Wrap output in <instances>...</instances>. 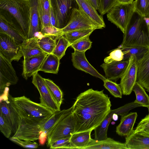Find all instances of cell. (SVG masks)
Instances as JSON below:
<instances>
[{
	"instance_id": "6da1fadb",
	"label": "cell",
	"mask_w": 149,
	"mask_h": 149,
	"mask_svg": "<svg viewBox=\"0 0 149 149\" xmlns=\"http://www.w3.org/2000/svg\"><path fill=\"white\" fill-rule=\"evenodd\" d=\"M89 89L79 94L72 105L75 122L74 133L94 130L111 110L110 98L104 93Z\"/></svg>"
},
{
	"instance_id": "7a4b0ae2",
	"label": "cell",
	"mask_w": 149,
	"mask_h": 149,
	"mask_svg": "<svg viewBox=\"0 0 149 149\" xmlns=\"http://www.w3.org/2000/svg\"><path fill=\"white\" fill-rule=\"evenodd\" d=\"M9 100L21 118L44 120L54 113L44 106L32 101L24 96L13 97L8 94Z\"/></svg>"
},
{
	"instance_id": "3957f363",
	"label": "cell",
	"mask_w": 149,
	"mask_h": 149,
	"mask_svg": "<svg viewBox=\"0 0 149 149\" xmlns=\"http://www.w3.org/2000/svg\"><path fill=\"white\" fill-rule=\"evenodd\" d=\"M123 35L119 47H139L149 49V30L143 17L139 15L132 20Z\"/></svg>"
},
{
	"instance_id": "277c9868",
	"label": "cell",
	"mask_w": 149,
	"mask_h": 149,
	"mask_svg": "<svg viewBox=\"0 0 149 149\" xmlns=\"http://www.w3.org/2000/svg\"><path fill=\"white\" fill-rule=\"evenodd\" d=\"M0 9L16 19L22 35L27 39L30 22L29 0H0Z\"/></svg>"
},
{
	"instance_id": "5b68a950",
	"label": "cell",
	"mask_w": 149,
	"mask_h": 149,
	"mask_svg": "<svg viewBox=\"0 0 149 149\" xmlns=\"http://www.w3.org/2000/svg\"><path fill=\"white\" fill-rule=\"evenodd\" d=\"M134 1L131 3L119 1L107 13L108 20L115 25L124 33L135 12Z\"/></svg>"
},
{
	"instance_id": "8992f818",
	"label": "cell",
	"mask_w": 149,
	"mask_h": 149,
	"mask_svg": "<svg viewBox=\"0 0 149 149\" xmlns=\"http://www.w3.org/2000/svg\"><path fill=\"white\" fill-rule=\"evenodd\" d=\"M47 119L38 120L21 118L17 129L12 137L32 141L40 139L42 133V126Z\"/></svg>"
},
{
	"instance_id": "52a82bcc",
	"label": "cell",
	"mask_w": 149,
	"mask_h": 149,
	"mask_svg": "<svg viewBox=\"0 0 149 149\" xmlns=\"http://www.w3.org/2000/svg\"><path fill=\"white\" fill-rule=\"evenodd\" d=\"M75 126V120L71 109L48 134L47 147L57 140L70 137L74 133Z\"/></svg>"
},
{
	"instance_id": "ba28073f",
	"label": "cell",
	"mask_w": 149,
	"mask_h": 149,
	"mask_svg": "<svg viewBox=\"0 0 149 149\" xmlns=\"http://www.w3.org/2000/svg\"><path fill=\"white\" fill-rule=\"evenodd\" d=\"M51 9L55 17L57 28L62 29L68 24L73 9L79 8L76 0H50Z\"/></svg>"
},
{
	"instance_id": "9c48e42d",
	"label": "cell",
	"mask_w": 149,
	"mask_h": 149,
	"mask_svg": "<svg viewBox=\"0 0 149 149\" xmlns=\"http://www.w3.org/2000/svg\"><path fill=\"white\" fill-rule=\"evenodd\" d=\"M103 27L92 19L80 8H74L66 26L61 29L64 34L73 31Z\"/></svg>"
},
{
	"instance_id": "30bf717a",
	"label": "cell",
	"mask_w": 149,
	"mask_h": 149,
	"mask_svg": "<svg viewBox=\"0 0 149 149\" xmlns=\"http://www.w3.org/2000/svg\"><path fill=\"white\" fill-rule=\"evenodd\" d=\"M6 88L1 95L0 115H1L11 127L13 133L15 134L21 118L13 107L8 96L9 89Z\"/></svg>"
},
{
	"instance_id": "8fae6325",
	"label": "cell",
	"mask_w": 149,
	"mask_h": 149,
	"mask_svg": "<svg viewBox=\"0 0 149 149\" xmlns=\"http://www.w3.org/2000/svg\"><path fill=\"white\" fill-rule=\"evenodd\" d=\"M138 61L135 56H131L127 66L120 78V84L124 95H128L131 93L136 82Z\"/></svg>"
},
{
	"instance_id": "7c38bea8",
	"label": "cell",
	"mask_w": 149,
	"mask_h": 149,
	"mask_svg": "<svg viewBox=\"0 0 149 149\" xmlns=\"http://www.w3.org/2000/svg\"><path fill=\"white\" fill-rule=\"evenodd\" d=\"M32 83L38 90L40 95V103L55 113L60 111L52 97L42 78L37 72L33 76Z\"/></svg>"
},
{
	"instance_id": "4fadbf2b",
	"label": "cell",
	"mask_w": 149,
	"mask_h": 149,
	"mask_svg": "<svg viewBox=\"0 0 149 149\" xmlns=\"http://www.w3.org/2000/svg\"><path fill=\"white\" fill-rule=\"evenodd\" d=\"M16 72L11 62L0 53V91L3 93L6 87L15 85L18 81Z\"/></svg>"
},
{
	"instance_id": "5bb4252c",
	"label": "cell",
	"mask_w": 149,
	"mask_h": 149,
	"mask_svg": "<svg viewBox=\"0 0 149 149\" xmlns=\"http://www.w3.org/2000/svg\"><path fill=\"white\" fill-rule=\"evenodd\" d=\"M0 53L11 62L18 61L23 56L20 45L11 37L0 32Z\"/></svg>"
},
{
	"instance_id": "9a60e30c",
	"label": "cell",
	"mask_w": 149,
	"mask_h": 149,
	"mask_svg": "<svg viewBox=\"0 0 149 149\" xmlns=\"http://www.w3.org/2000/svg\"><path fill=\"white\" fill-rule=\"evenodd\" d=\"M132 107L129 104H126L118 109L111 110L101 124L94 130V139L100 141L107 139V132L109 124L114 114L121 116L127 114Z\"/></svg>"
},
{
	"instance_id": "2e32d148",
	"label": "cell",
	"mask_w": 149,
	"mask_h": 149,
	"mask_svg": "<svg viewBox=\"0 0 149 149\" xmlns=\"http://www.w3.org/2000/svg\"><path fill=\"white\" fill-rule=\"evenodd\" d=\"M86 52L74 50L72 53V61L74 67L77 69L99 78L103 81L107 78L100 74L88 62L85 55Z\"/></svg>"
},
{
	"instance_id": "e0dca14e",
	"label": "cell",
	"mask_w": 149,
	"mask_h": 149,
	"mask_svg": "<svg viewBox=\"0 0 149 149\" xmlns=\"http://www.w3.org/2000/svg\"><path fill=\"white\" fill-rule=\"evenodd\" d=\"M30 22L27 39L42 36L41 27L39 13V0H29Z\"/></svg>"
},
{
	"instance_id": "ac0fdd59",
	"label": "cell",
	"mask_w": 149,
	"mask_h": 149,
	"mask_svg": "<svg viewBox=\"0 0 149 149\" xmlns=\"http://www.w3.org/2000/svg\"><path fill=\"white\" fill-rule=\"evenodd\" d=\"M0 32L7 34L20 45L26 39L21 35L20 31L16 24L12 20L1 13L0 15Z\"/></svg>"
},
{
	"instance_id": "d6986e66",
	"label": "cell",
	"mask_w": 149,
	"mask_h": 149,
	"mask_svg": "<svg viewBox=\"0 0 149 149\" xmlns=\"http://www.w3.org/2000/svg\"><path fill=\"white\" fill-rule=\"evenodd\" d=\"M48 54L44 52L41 54L24 60L22 75L25 79L27 80L39 71Z\"/></svg>"
},
{
	"instance_id": "ffe728a7",
	"label": "cell",
	"mask_w": 149,
	"mask_h": 149,
	"mask_svg": "<svg viewBox=\"0 0 149 149\" xmlns=\"http://www.w3.org/2000/svg\"><path fill=\"white\" fill-rule=\"evenodd\" d=\"M128 63L129 60L115 61L110 63L104 62L100 66L103 69L107 79L117 81L123 75Z\"/></svg>"
},
{
	"instance_id": "44dd1931",
	"label": "cell",
	"mask_w": 149,
	"mask_h": 149,
	"mask_svg": "<svg viewBox=\"0 0 149 149\" xmlns=\"http://www.w3.org/2000/svg\"><path fill=\"white\" fill-rule=\"evenodd\" d=\"M136 82L149 92V49L138 61Z\"/></svg>"
},
{
	"instance_id": "7402d4cb",
	"label": "cell",
	"mask_w": 149,
	"mask_h": 149,
	"mask_svg": "<svg viewBox=\"0 0 149 149\" xmlns=\"http://www.w3.org/2000/svg\"><path fill=\"white\" fill-rule=\"evenodd\" d=\"M121 116L120 122L116 127V132L119 135L126 136L133 131L138 115L136 112H131Z\"/></svg>"
},
{
	"instance_id": "603a6c76",
	"label": "cell",
	"mask_w": 149,
	"mask_h": 149,
	"mask_svg": "<svg viewBox=\"0 0 149 149\" xmlns=\"http://www.w3.org/2000/svg\"><path fill=\"white\" fill-rule=\"evenodd\" d=\"M84 149H128L125 143H122L110 138L98 141L91 139L88 145Z\"/></svg>"
},
{
	"instance_id": "cb8c5ba5",
	"label": "cell",
	"mask_w": 149,
	"mask_h": 149,
	"mask_svg": "<svg viewBox=\"0 0 149 149\" xmlns=\"http://www.w3.org/2000/svg\"><path fill=\"white\" fill-rule=\"evenodd\" d=\"M125 143L128 149H149V136L132 133L126 136Z\"/></svg>"
},
{
	"instance_id": "d4e9b609",
	"label": "cell",
	"mask_w": 149,
	"mask_h": 149,
	"mask_svg": "<svg viewBox=\"0 0 149 149\" xmlns=\"http://www.w3.org/2000/svg\"><path fill=\"white\" fill-rule=\"evenodd\" d=\"M39 38L26 39L20 45L24 60L41 54L44 52L38 44Z\"/></svg>"
},
{
	"instance_id": "484cf974",
	"label": "cell",
	"mask_w": 149,
	"mask_h": 149,
	"mask_svg": "<svg viewBox=\"0 0 149 149\" xmlns=\"http://www.w3.org/2000/svg\"><path fill=\"white\" fill-rule=\"evenodd\" d=\"M92 131L73 134L70 138L69 149H84L90 142Z\"/></svg>"
},
{
	"instance_id": "4316f807",
	"label": "cell",
	"mask_w": 149,
	"mask_h": 149,
	"mask_svg": "<svg viewBox=\"0 0 149 149\" xmlns=\"http://www.w3.org/2000/svg\"><path fill=\"white\" fill-rule=\"evenodd\" d=\"M79 7L92 19L103 28L106 26L102 16L99 15L97 10L88 0H76Z\"/></svg>"
},
{
	"instance_id": "83f0119b",
	"label": "cell",
	"mask_w": 149,
	"mask_h": 149,
	"mask_svg": "<svg viewBox=\"0 0 149 149\" xmlns=\"http://www.w3.org/2000/svg\"><path fill=\"white\" fill-rule=\"evenodd\" d=\"M72 107L54 113L44 123L42 126V132L47 136L48 133L72 109Z\"/></svg>"
},
{
	"instance_id": "f1b7e54d",
	"label": "cell",
	"mask_w": 149,
	"mask_h": 149,
	"mask_svg": "<svg viewBox=\"0 0 149 149\" xmlns=\"http://www.w3.org/2000/svg\"><path fill=\"white\" fill-rule=\"evenodd\" d=\"M60 60L58 57L53 54H48L39 71L57 74L59 70Z\"/></svg>"
},
{
	"instance_id": "f546056e",
	"label": "cell",
	"mask_w": 149,
	"mask_h": 149,
	"mask_svg": "<svg viewBox=\"0 0 149 149\" xmlns=\"http://www.w3.org/2000/svg\"><path fill=\"white\" fill-rule=\"evenodd\" d=\"M95 30L90 29L76 30L65 33L63 36L69 41L70 46L84 37L90 36Z\"/></svg>"
},
{
	"instance_id": "4dcf8cb0",
	"label": "cell",
	"mask_w": 149,
	"mask_h": 149,
	"mask_svg": "<svg viewBox=\"0 0 149 149\" xmlns=\"http://www.w3.org/2000/svg\"><path fill=\"white\" fill-rule=\"evenodd\" d=\"M136 96L134 102L141 106L149 107V96L146 92L144 88L139 83L136 82L132 89Z\"/></svg>"
},
{
	"instance_id": "1f68e13d",
	"label": "cell",
	"mask_w": 149,
	"mask_h": 149,
	"mask_svg": "<svg viewBox=\"0 0 149 149\" xmlns=\"http://www.w3.org/2000/svg\"><path fill=\"white\" fill-rule=\"evenodd\" d=\"M124 54V57L123 61L128 60L131 56H135L138 60L141 59L148 50L147 48L139 47H119Z\"/></svg>"
},
{
	"instance_id": "d6a6232c",
	"label": "cell",
	"mask_w": 149,
	"mask_h": 149,
	"mask_svg": "<svg viewBox=\"0 0 149 149\" xmlns=\"http://www.w3.org/2000/svg\"><path fill=\"white\" fill-rule=\"evenodd\" d=\"M44 79L52 97L59 107H60L63 100V92L59 87L51 80L45 78H44Z\"/></svg>"
},
{
	"instance_id": "836d02e7",
	"label": "cell",
	"mask_w": 149,
	"mask_h": 149,
	"mask_svg": "<svg viewBox=\"0 0 149 149\" xmlns=\"http://www.w3.org/2000/svg\"><path fill=\"white\" fill-rule=\"evenodd\" d=\"M38 44L43 51L48 54H52L56 45V41L50 37L42 36L38 40Z\"/></svg>"
},
{
	"instance_id": "e575fe53",
	"label": "cell",
	"mask_w": 149,
	"mask_h": 149,
	"mask_svg": "<svg viewBox=\"0 0 149 149\" xmlns=\"http://www.w3.org/2000/svg\"><path fill=\"white\" fill-rule=\"evenodd\" d=\"M70 46L69 41L63 35L59 38L52 54L60 60L65 55L67 48Z\"/></svg>"
},
{
	"instance_id": "d590c367",
	"label": "cell",
	"mask_w": 149,
	"mask_h": 149,
	"mask_svg": "<svg viewBox=\"0 0 149 149\" xmlns=\"http://www.w3.org/2000/svg\"><path fill=\"white\" fill-rule=\"evenodd\" d=\"M103 81L104 86L112 95L116 98H122L123 93L120 84L107 79Z\"/></svg>"
},
{
	"instance_id": "8d00e7d4",
	"label": "cell",
	"mask_w": 149,
	"mask_h": 149,
	"mask_svg": "<svg viewBox=\"0 0 149 149\" xmlns=\"http://www.w3.org/2000/svg\"><path fill=\"white\" fill-rule=\"evenodd\" d=\"M135 1V12L143 18L149 15V0Z\"/></svg>"
},
{
	"instance_id": "74e56055",
	"label": "cell",
	"mask_w": 149,
	"mask_h": 149,
	"mask_svg": "<svg viewBox=\"0 0 149 149\" xmlns=\"http://www.w3.org/2000/svg\"><path fill=\"white\" fill-rule=\"evenodd\" d=\"M41 32L42 36L49 37L56 41L63 34L61 29L52 26L43 27Z\"/></svg>"
},
{
	"instance_id": "f35d334b",
	"label": "cell",
	"mask_w": 149,
	"mask_h": 149,
	"mask_svg": "<svg viewBox=\"0 0 149 149\" xmlns=\"http://www.w3.org/2000/svg\"><path fill=\"white\" fill-rule=\"evenodd\" d=\"M134 132L137 134L149 136V114L138 123Z\"/></svg>"
},
{
	"instance_id": "ab89813d",
	"label": "cell",
	"mask_w": 149,
	"mask_h": 149,
	"mask_svg": "<svg viewBox=\"0 0 149 149\" xmlns=\"http://www.w3.org/2000/svg\"><path fill=\"white\" fill-rule=\"evenodd\" d=\"M89 36H88L74 43L70 46L75 50L86 52L90 49L92 42L89 39Z\"/></svg>"
},
{
	"instance_id": "60d3db41",
	"label": "cell",
	"mask_w": 149,
	"mask_h": 149,
	"mask_svg": "<svg viewBox=\"0 0 149 149\" xmlns=\"http://www.w3.org/2000/svg\"><path fill=\"white\" fill-rule=\"evenodd\" d=\"M120 0H99L98 11L102 16L107 13Z\"/></svg>"
},
{
	"instance_id": "b9f144b4",
	"label": "cell",
	"mask_w": 149,
	"mask_h": 149,
	"mask_svg": "<svg viewBox=\"0 0 149 149\" xmlns=\"http://www.w3.org/2000/svg\"><path fill=\"white\" fill-rule=\"evenodd\" d=\"M124 54L121 49L118 47L112 50L108 56L104 59V62L110 63L115 61H121L123 60Z\"/></svg>"
},
{
	"instance_id": "7bdbcfd3",
	"label": "cell",
	"mask_w": 149,
	"mask_h": 149,
	"mask_svg": "<svg viewBox=\"0 0 149 149\" xmlns=\"http://www.w3.org/2000/svg\"><path fill=\"white\" fill-rule=\"evenodd\" d=\"M70 137L61 139L52 143L50 145L51 149H69Z\"/></svg>"
},
{
	"instance_id": "ee69618b",
	"label": "cell",
	"mask_w": 149,
	"mask_h": 149,
	"mask_svg": "<svg viewBox=\"0 0 149 149\" xmlns=\"http://www.w3.org/2000/svg\"><path fill=\"white\" fill-rule=\"evenodd\" d=\"M38 10L41 29L44 27L52 26L50 22V13L45 12L42 10L39 3V0Z\"/></svg>"
},
{
	"instance_id": "f6af8a7d",
	"label": "cell",
	"mask_w": 149,
	"mask_h": 149,
	"mask_svg": "<svg viewBox=\"0 0 149 149\" xmlns=\"http://www.w3.org/2000/svg\"><path fill=\"white\" fill-rule=\"evenodd\" d=\"M10 139L13 142L25 148H36L39 146L38 144L34 141L23 140L12 137Z\"/></svg>"
},
{
	"instance_id": "bcb514c9",
	"label": "cell",
	"mask_w": 149,
	"mask_h": 149,
	"mask_svg": "<svg viewBox=\"0 0 149 149\" xmlns=\"http://www.w3.org/2000/svg\"><path fill=\"white\" fill-rule=\"evenodd\" d=\"M0 130L4 135L9 138L13 132L12 129L3 117L0 115Z\"/></svg>"
},
{
	"instance_id": "7dc6e473",
	"label": "cell",
	"mask_w": 149,
	"mask_h": 149,
	"mask_svg": "<svg viewBox=\"0 0 149 149\" xmlns=\"http://www.w3.org/2000/svg\"><path fill=\"white\" fill-rule=\"evenodd\" d=\"M39 3L43 11L50 13L51 5L50 0H39Z\"/></svg>"
},
{
	"instance_id": "c3c4849f",
	"label": "cell",
	"mask_w": 149,
	"mask_h": 149,
	"mask_svg": "<svg viewBox=\"0 0 149 149\" xmlns=\"http://www.w3.org/2000/svg\"><path fill=\"white\" fill-rule=\"evenodd\" d=\"M96 10H98L99 4V0H88Z\"/></svg>"
},
{
	"instance_id": "681fc988",
	"label": "cell",
	"mask_w": 149,
	"mask_h": 149,
	"mask_svg": "<svg viewBox=\"0 0 149 149\" xmlns=\"http://www.w3.org/2000/svg\"><path fill=\"white\" fill-rule=\"evenodd\" d=\"M143 19L149 30V15L146 17H144Z\"/></svg>"
},
{
	"instance_id": "f907efd6",
	"label": "cell",
	"mask_w": 149,
	"mask_h": 149,
	"mask_svg": "<svg viewBox=\"0 0 149 149\" xmlns=\"http://www.w3.org/2000/svg\"><path fill=\"white\" fill-rule=\"evenodd\" d=\"M120 1L125 3H131L134 1V0H120Z\"/></svg>"
},
{
	"instance_id": "816d5d0a",
	"label": "cell",
	"mask_w": 149,
	"mask_h": 149,
	"mask_svg": "<svg viewBox=\"0 0 149 149\" xmlns=\"http://www.w3.org/2000/svg\"><path fill=\"white\" fill-rule=\"evenodd\" d=\"M148 113L149 114V107L148 108Z\"/></svg>"
},
{
	"instance_id": "f5cc1de1",
	"label": "cell",
	"mask_w": 149,
	"mask_h": 149,
	"mask_svg": "<svg viewBox=\"0 0 149 149\" xmlns=\"http://www.w3.org/2000/svg\"></svg>"
},
{
	"instance_id": "db71d44e",
	"label": "cell",
	"mask_w": 149,
	"mask_h": 149,
	"mask_svg": "<svg viewBox=\"0 0 149 149\" xmlns=\"http://www.w3.org/2000/svg\"></svg>"
}]
</instances>
